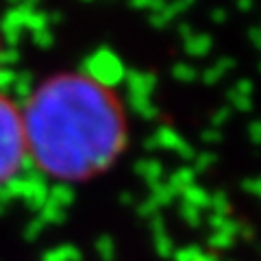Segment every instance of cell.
Wrapping results in <instances>:
<instances>
[{
    "label": "cell",
    "mask_w": 261,
    "mask_h": 261,
    "mask_svg": "<svg viewBox=\"0 0 261 261\" xmlns=\"http://www.w3.org/2000/svg\"><path fill=\"white\" fill-rule=\"evenodd\" d=\"M27 154L59 181H89L120 159L128 142L122 100L83 72L46 79L22 109Z\"/></svg>",
    "instance_id": "obj_1"
},
{
    "label": "cell",
    "mask_w": 261,
    "mask_h": 261,
    "mask_svg": "<svg viewBox=\"0 0 261 261\" xmlns=\"http://www.w3.org/2000/svg\"><path fill=\"white\" fill-rule=\"evenodd\" d=\"M27 157L22 109L15 107L5 94H0V185L18 172Z\"/></svg>",
    "instance_id": "obj_2"
}]
</instances>
